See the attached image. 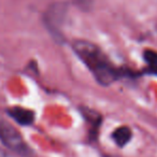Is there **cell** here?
Returning a JSON list of instances; mask_svg holds the SVG:
<instances>
[{"mask_svg": "<svg viewBox=\"0 0 157 157\" xmlns=\"http://www.w3.org/2000/svg\"><path fill=\"white\" fill-rule=\"evenodd\" d=\"M73 50L101 85H110L117 78V70L97 45L78 40L73 43Z\"/></svg>", "mask_w": 157, "mask_h": 157, "instance_id": "1", "label": "cell"}, {"mask_svg": "<svg viewBox=\"0 0 157 157\" xmlns=\"http://www.w3.org/2000/svg\"><path fill=\"white\" fill-rule=\"evenodd\" d=\"M0 141L8 148L20 155L25 156L30 152L21 133L16 131V129L11 124L6 122L1 117H0Z\"/></svg>", "mask_w": 157, "mask_h": 157, "instance_id": "2", "label": "cell"}, {"mask_svg": "<svg viewBox=\"0 0 157 157\" xmlns=\"http://www.w3.org/2000/svg\"><path fill=\"white\" fill-rule=\"evenodd\" d=\"M65 12L66 10L63 9V5L53 6L52 9L48 11L45 17L46 25L51 29L53 35H59V28H60L61 23L65 18Z\"/></svg>", "mask_w": 157, "mask_h": 157, "instance_id": "3", "label": "cell"}, {"mask_svg": "<svg viewBox=\"0 0 157 157\" xmlns=\"http://www.w3.org/2000/svg\"><path fill=\"white\" fill-rule=\"evenodd\" d=\"M9 115L21 125H30L35 121V113L25 108L14 107L9 109Z\"/></svg>", "mask_w": 157, "mask_h": 157, "instance_id": "4", "label": "cell"}, {"mask_svg": "<svg viewBox=\"0 0 157 157\" xmlns=\"http://www.w3.org/2000/svg\"><path fill=\"white\" fill-rule=\"evenodd\" d=\"M131 130L129 127L122 126L118 127L117 129L114 130V132L112 133V138H113L114 142L117 144L118 146H125L131 139Z\"/></svg>", "mask_w": 157, "mask_h": 157, "instance_id": "5", "label": "cell"}, {"mask_svg": "<svg viewBox=\"0 0 157 157\" xmlns=\"http://www.w3.org/2000/svg\"><path fill=\"white\" fill-rule=\"evenodd\" d=\"M144 59L151 68L157 70V52L147 50L144 52Z\"/></svg>", "mask_w": 157, "mask_h": 157, "instance_id": "6", "label": "cell"}, {"mask_svg": "<svg viewBox=\"0 0 157 157\" xmlns=\"http://www.w3.org/2000/svg\"><path fill=\"white\" fill-rule=\"evenodd\" d=\"M78 7H80L83 10H88L92 7V0H73Z\"/></svg>", "mask_w": 157, "mask_h": 157, "instance_id": "7", "label": "cell"}, {"mask_svg": "<svg viewBox=\"0 0 157 157\" xmlns=\"http://www.w3.org/2000/svg\"><path fill=\"white\" fill-rule=\"evenodd\" d=\"M0 157H12V156H10L9 154H7V153L2 152V151H0Z\"/></svg>", "mask_w": 157, "mask_h": 157, "instance_id": "8", "label": "cell"}]
</instances>
